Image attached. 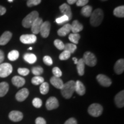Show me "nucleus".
I'll use <instances>...</instances> for the list:
<instances>
[{
    "label": "nucleus",
    "mask_w": 124,
    "mask_h": 124,
    "mask_svg": "<svg viewBox=\"0 0 124 124\" xmlns=\"http://www.w3.org/2000/svg\"><path fill=\"white\" fill-rule=\"evenodd\" d=\"M42 101L39 98H35L32 101V104H33L34 107L36 108H40V107L42 106Z\"/></svg>",
    "instance_id": "36"
},
{
    "label": "nucleus",
    "mask_w": 124,
    "mask_h": 124,
    "mask_svg": "<svg viewBox=\"0 0 124 124\" xmlns=\"http://www.w3.org/2000/svg\"><path fill=\"white\" fill-rule=\"evenodd\" d=\"M51 29V24L49 21H46L43 23L40 28V33L41 36L44 38H46L49 35Z\"/></svg>",
    "instance_id": "9"
},
{
    "label": "nucleus",
    "mask_w": 124,
    "mask_h": 124,
    "mask_svg": "<svg viewBox=\"0 0 124 124\" xmlns=\"http://www.w3.org/2000/svg\"><path fill=\"white\" fill-rule=\"evenodd\" d=\"M71 56V54L67 51H64L59 55V59L61 60H66L69 59Z\"/></svg>",
    "instance_id": "34"
},
{
    "label": "nucleus",
    "mask_w": 124,
    "mask_h": 124,
    "mask_svg": "<svg viewBox=\"0 0 124 124\" xmlns=\"http://www.w3.org/2000/svg\"><path fill=\"white\" fill-rule=\"evenodd\" d=\"M41 0H28L27 4L28 7H32L40 4Z\"/></svg>",
    "instance_id": "38"
},
{
    "label": "nucleus",
    "mask_w": 124,
    "mask_h": 124,
    "mask_svg": "<svg viewBox=\"0 0 124 124\" xmlns=\"http://www.w3.org/2000/svg\"><path fill=\"white\" fill-rule=\"evenodd\" d=\"M75 82L74 80H70L63 85L61 89V94L66 99H70L75 92Z\"/></svg>",
    "instance_id": "1"
},
{
    "label": "nucleus",
    "mask_w": 124,
    "mask_h": 124,
    "mask_svg": "<svg viewBox=\"0 0 124 124\" xmlns=\"http://www.w3.org/2000/svg\"><path fill=\"white\" fill-rule=\"evenodd\" d=\"M92 10L93 8L91 6L86 5L82 8L80 12L83 16L86 17H90L91 13H92Z\"/></svg>",
    "instance_id": "25"
},
{
    "label": "nucleus",
    "mask_w": 124,
    "mask_h": 124,
    "mask_svg": "<svg viewBox=\"0 0 124 124\" xmlns=\"http://www.w3.org/2000/svg\"><path fill=\"white\" fill-rule=\"evenodd\" d=\"M5 58L4 53L2 51L0 50V64L2 63Z\"/></svg>",
    "instance_id": "45"
},
{
    "label": "nucleus",
    "mask_w": 124,
    "mask_h": 124,
    "mask_svg": "<svg viewBox=\"0 0 124 124\" xmlns=\"http://www.w3.org/2000/svg\"><path fill=\"white\" fill-rule=\"evenodd\" d=\"M64 124H77V121L74 118H70L65 122Z\"/></svg>",
    "instance_id": "44"
},
{
    "label": "nucleus",
    "mask_w": 124,
    "mask_h": 124,
    "mask_svg": "<svg viewBox=\"0 0 124 124\" xmlns=\"http://www.w3.org/2000/svg\"><path fill=\"white\" fill-rule=\"evenodd\" d=\"M113 14L117 17H124V6H120L116 8L113 11Z\"/></svg>",
    "instance_id": "26"
},
{
    "label": "nucleus",
    "mask_w": 124,
    "mask_h": 124,
    "mask_svg": "<svg viewBox=\"0 0 124 124\" xmlns=\"http://www.w3.org/2000/svg\"><path fill=\"white\" fill-rule=\"evenodd\" d=\"M6 12H7V9L5 8L0 5V16L4 15L6 13Z\"/></svg>",
    "instance_id": "46"
},
{
    "label": "nucleus",
    "mask_w": 124,
    "mask_h": 124,
    "mask_svg": "<svg viewBox=\"0 0 124 124\" xmlns=\"http://www.w3.org/2000/svg\"><path fill=\"white\" fill-rule=\"evenodd\" d=\"M103 112V107L98 103H93L88 108V113L90 115L94 117L100 116Z\"/></svg>",
    "instance_id": "4"
},
{
    "label": "nucleus",
    "mask_w": 124,
    "mask_h": 124,
    "mask_svg": "<svg viewBox=\"0 0 124 124\" xmlns=\"http://www.w3.org/2000/svg\"><path fill=\"white\" fill-rule=\"evenodd\" d=\"M36 124H46V120L42 117H38L35 120Z\"/></svg>",
    "instance_id": "43"
},
{
    "label": "nucleus",
    "mask_w": 124,
    "mask_h": 124,
    "mask_svg": "<svg viewBox=\"0 0 124 124\" xmlns=\"http://www.w3.org/2000/svg\"><path fill=\"white\" fill-rule=\"evenodd\" d=\"M31 82L34 85H39L44 82V79L40 76H35L32 79Z\"/></svg>",
    "instance_id": "32"
},
{
    "label": "nucleus",
    "mask_w": 124,
    "mask_h": 124,
    "mask_svg": "<svg viewBox=\"0 0 124 124\" xmlns=\"http://www.w3.org/2000/svg\"><path fill=\"white\" fill-rule=\"evenodd\" d=\"M72 59H73V60L74 61V63H75V64H77L78 62V60L76 58H72Z\"/></svg>",
    "instance_id": "48"
},
{
    "label": "nucleus",
    "mask_w": 124,
    "mask_h": 124,
    "mask_svg": "<svg viewBox=\"0 0 124 124\" xmlns=\"http://www.w3.org/2000/svg\"><path fill=\"white\" fill-rule=\"evenodd\" d=\"M43 62L47 66H51L53 63V62H52V58H51L49 56H45L43 58Z\"/></svg>",
    "instance_id": "41"
},
{
    "label": "nucleus",
    "mask_w": 124,
    "mask_h": 124,
    "mask_svg": "<svg viewBox=\"0 0 124 124\" xmlns=\"http://www.w3.org/2000/svg\"><path fill=\"white\" fill-rule=\"evenodd\" d=\"M20 41L23 44H33L36 41L37 38L36 35L33 34H28V35H23L21 36L20 38Z\"/></svg>",
    "instance_id": "7"
},
{
    "label": "nucleus",
    "mask_w": 124,
    "mask_h": 124,
    "mask_svg": "<svg viewBox=\"0 0 124 124\" xmlns=\"http://www.w3.org/2000/svg\"><path fill=\"white\" fill-rule=\"evenodd\" d=\"M8 1L9 2H13V0H8Z\"/></svg>",
    "instance_id": "49"
},
{
    "label": "nucleus",
    "mask_w": 124,
    "mask_h": 124,
    "mask_svg": "<svg viewBox=\"0 0 124 124\" xmlns=\"http://www.w3.org/2000/svg\"><path fill=\"white\" fill-rule=\"evenodd\" d=\"M80 36L78 33H71L69 36L70 41L74 44H78L79 40H80Z\"/></svg>",
    "instance_id": "29"
},
{
    "label": "nucleus",
    "mask_w": 124,
    "mask_h": 124,
    "mask_svg": "<svg viewBox=\"0 0 124 124\" xmlns=\"http://www.w3.org/2000/svg\"><path fill=\"white\" fill-rule=\"evenodd\" d=\"M77 1L78 0H67V2L70 5H72L77 2Z\"/></svg>",
    "instance_id": "47"
},
{
    "label": "nucleus",
    "mask_w": 124,
    "mask_h": 124,
    "mask_svg": "<svg viewBox=\"0 0 124 124\" xmlns=\"http://www.w3.org/2000/svg\"><path fill=\"white\" fill-rule=\"evenodd\" d=\"M52 73H53L54 77L58 78H60L62 75V71L60 70L59 68L57 67H55L52 69Z\"/></svg>",
    "instance_id": "39"
},
{
    "label": "nucleus",
    "mask_w": 124,
    "mask_h": 124,
    "mask_svg": "<svg viewBox=\"0 0 124 124\" xmlns=\"http://www.w3.org/2000/svg\"><path fill=\"white\" fill-rule=\"evenodd\" d=\"M71 31L73 33H78V32L83 30V25L79 22L78 20H74L71 25Z\"/></svg>",
    "instance_id": "19"
},
{
    "label": "nucleus",
    "mask_w": 124,
    "mask_h": 124,
    "mask_svg": "<svg viewBox=\"0 0 124 124\" xmlns=\"http://www.w3.org/2000/svg\"><path fill=\"white\" fill-rule=\"evenodd\" d=\"M9 118L13 122H18L23 120V114L21 111L13 110L9 113Z\"/></svg>",
    "instance_id": "13"
},
{
    "label": "nucleus",
    "mask_w": 124,
    "mask_h": 124,
    "mask_svg": "<svg viewBox=\"0 0 124 124\" xmlns=\"http://www.w3.org/2000/svg\"><path fill=\"white\" fill-rule=\"evenodd\" d=\"M103 19V12L101 9H97L92 12L90 23L93 27H98L101 24Z\"/></svg>",
    "instance_id": "2"
},
{
    "label": "nucleus",
    "mask_w": 124,
    "mask_h": 124,
    "mask_svg": "<svg viewBox=\"0 0 124 124\" xmlns=\"http://www.w3.org/2000/svg\"><path fill=\"white\" fill-rule=\"evenodd\" d=\"M12 37V33L9 31H6L0 37V45L4 46L10 41Z\"/></svg>",
    "instance_id": "16"
},
{
    "label": "nucleus",
    "mask_w": 124,
    "mask_h": 124,
    "mask_svg": "<svg viewBox=\"0 0 124 124\" xmlns=\"http://www.w3.org/2000/svg\"><path fill=\"white\" fill-rule=\"evenodd\" d=\"M49 86L47 82H43L40 87V91L43 95H46L49 91Z\"/></svg>",
    "instance_id": "31"
},
{
    "label": "nucleus",
    "mask_w": 124,
    "mask_h": 124,
    "mask_svg": "<svg viewBox=\"0 0 124 124\" xmlns=\"http://www.w3.org/2000/svg\"><path fill=\"white\" fill-rule=\"evenodd\" d=\"M60 12L63 15L66 16L69 18V21L72 18V12H71V8L68 4H63L59 7Z\"/></svg>",
    "instance_id": "15"
},
{
    "label": "nucleus",
    "mask_w": 124,
    "mask_h": 124,
    "mask_svg": "<svg viewBox=\"0 0 124 124\" xmlns=\"http://www.w3.org/2000/svg\"><path fill=\"white\" fill-rule=\"evenodd\" d=\"M54 45L59 50H63L64 48V43L59 39H56L54 41Z\"/></svg>",
    "instance_id": "35"
},
{
    "label": "nucleus",
    "mask_w": 124,
    "mask_h": 124,
    "mask_svg": "<svg viewBox=\"0 0 124 124\" xmlns=\"http://www.w3.org/2000/svg\"><path fill=\"white\" fill-rule=\"evenodd\" d=\"M69 21V18H68V17L65 15L62 16L60 17H59L56 19V22L57 24H63V23H66L67 21Z\"/></svg>",
    "instance_id": "37"
},
{
    "label": "nucleus",
    "mask_w": 124,
    "mask_h": 124,
    "mask_svg": "<svg viewBox=\"0 0 124 124\" xmlns=\"http://www.w3.org/2000/svg\"><path fill=\"white\" fill-rule=\"evenodd\" d=\"M29 93V90L26 88L21 89L16 94V99L19 102L24 101L28 97Z\"/></svg>",
    "instance_id": "12"
},
{
    "label": "nucleus",
    "mask_w": 124,
    "mask_h": 124,
    "mask_svg": "<svg viewBox=\"0 0 124 124\" xmlns=\"http://www.w3.org/2000/svg\"><path fill=\"white\" fill-rule=\"evenodd\" d=\"M75 91L78 95L82 96L85 95V93H86V88L84 85L83 84L82 82L79 80H77L75 82Z\"/></svg>",
    "instance_id": "18"
},
{
    "label": "nucleus",
    "mask_w": 124,
    "mask_h": 124,
    "mask_svg": "<svg viewBox=\"0 0 124 124\" xmlns=\"http://www.w3.org/2000/svg\"><path fill=\"white\" fill-rule=\"evenodd\" d=\"M101 1H108V0H101Z\"/></svg>",
    "instance_id": "51"
},
{
    "label": "nucleus",
    "mask_w": 124,
    "mask_h": 124,
    "mask_svg": "<svg viewBox=\"0 0 124 124\" xmlns=\"http://www.w3.org/2000/svg\"><path fill=\"white\" fill-rule=\"evenodd\" d=\"M85 63L83 61V59L81 58L78 62L77 64V69L78 70V74L80 76H82L85 74Z\"/></svg>",
    "instance_id": "23"
},
{
    "label": "nucleus",
    "mask_w": 124,
    "mask_h": 124,
    "mask_svg": "<svg viewBox=\"0 0 124 124\" xmlns=\"http://www.w3.org/2000/svg\"><path fill=\"white\" fill-rule=\"evenodd\" d=\"M82 59L85 64L90 67L95 66L97 63V59L95 55L89 51L85 52Z\"/></svg>",
    "instance_id": "5"
},
{
    "label": "nucleus",
    "mask_w": 124,
    "mask_h": 124,
    "mask_svg": "<svg viewBox=\"0 0 124 124\" xmlns=\"http://www.w3.org/2000/svg\"><path fill=\"white\" fill-rule=\"evenodd\" d=\"M46 108L48 110L56 109L59 107V102L56 98L51 97L48 99L46 102Z\"/></svg>",
    "instance_id": "10"
},
{
    "label": "nucleus",
    "mask_w": 124,
    "mask_h": 124,
    "mask_svg": "<svg viewBox=\"0 0 124 124\" xmlns=\"http://www.w3.org/2000/svg\"><path fill=\"white\" fill-rule=\"evenodd\" d=\"M43 69L41 67H35L32 69V72L35 76H40L43 73Z\"/></svg>",
    "instance_id": "33"
},
{
    "label": "nucleus",
    "mask_w": 124,
    "mask_h": 124,
    "mask_svg": "<svg viewBox=\"0 0 124 124\" xmlns=\"http://www.w3.org/2000/svg\"><path fill=\"white\" fill-rule=\"evenodd\" d=\"M71 31V24H65L63 27L58 31V35L60 36H65Z\"/></svg>",
    "instance_id": "22"
},
{
    "label": "nucleus",
    "mask_w": 124,
    "mask_h": 124,
    "mask_svg": "<svg viewBox=\"0 0 124 124\" xmlns=\"http://www.w3.org/2000/svg\"><path fill=\"white\" fill-rule=\"evenodd\" d=\"M97 79L98 83L103 87H109L111 86V80L106 75H103V74H99L97 75Z\"/></svg>",
    "instance_id": "8"
},
{
    "label": "nucleus",
    "mask_w": 124,
    "mask_h": 124,
    "mask_svg": "<svg viewBox=\"0 0 124 124\" xmlns=\"http://www.w3.org/2000/svg\"><path fill=\"white\" fill-rule=\"evenodd\" d=\"M39 17V13L38 12H32L23 19L22 21L23 26L26 28H29L31 27L34 21Z\"/></svg>",
    "instance_id": "3"
},
{
    "label": "nucleus",
    "mask_w": 124,
    "mask_h": 124,
    "mask_svg": "<svg viewBox=\"0 0 124 124\" xmlns=\"http://www.w3.org/2000/svg\"><path fill=\"white\" fill-rule=\"evenodd\" d=\"M24 59L29 64H33L36 61L37 58L33 54H26L24 56Z\"/></svg>",
    "instance_id": "27"
},
{
    "label": "nucleus",
    "mask_w": 124,
    "mask_h": 124,
    "mask_svg": "<svg viewBox=\"0 0 124 124\" xmlns=\"http://www.w3.org/2000/svg\"><path fill=\"white\" fill-rule=\"evenodd\" d=\"M77 48V46L76 44H74L73 43H67V44H64V48L63 50L68 51L71 54L75 52Z\"/></svg>",
    "instance_id": "28"
},
{
    "label": "nucleus",
    "mask_w": 124,
    "mask_h": 124,
    "mask_svg": "<svg viewBox=\"0 0 124 124\" xmlns=\"http://www.w3.org/2000/svg\"><path fill=\"white\" fill-rule=\"evenodd\" d=\"M89 0H78L76 4L78 7H85L87 4Z\"/></svg>",
    "instance_id": "42"
},
{
    "label": "nucleus",
    "mask_w": 124,
    "mask_h": 124,
    "mask_svg": "<svg viewBox=\"0 0 124 124\" xmlns=\"http://www.w3.org/2000/svg\"><path fill=\"white\" fill-rule=\"evenodd\" d=\"M50 82L55 88L58 89H61L64 85L63 80L60 78L56 77H52L50 79Z\"/></svg>",
    "instance_id": "20"
},
{
    "label": "nucleus",
    "mask_w": 124,
    "mask_h": 124,
    "mask_svg": "<svg viewBox=\"0 0 124 124\" xmlns=\"http://www.w3.org/2000/svg\"><path fill=\"white\" fill-rule=\"evenodd\" d=\"M29 50H32V47L29 48Z\"/></svg>",
    "instance_id": "50"
},
{
    "label": "nucleus",
    "mask_w": 124,
    "mask_h": 124,
    "mask_svg": "<svg viewBox=\"0 0 124 124\" xmlns=\"http://www.w3.org/2000/svg\"><path fill=\"white\" fill-rule=\"evenodd\" d=\"M43 23V19L40 17L38 18L34 21L33 24L31 26V31H32L33 35H37V34L40 33V28H41Z\"/></svg>",
    "instance_id": "11"
},
{
    "label": "nucleus",
    "mask_w": 124,
    "mask_h": 124,
    "mask_svg": "<svg viewBox=\"0 0 124 124\" xmlns=\"http://www.w3.org/2000/svg\"><path fill=\"white\" fill-rule=\"evenodd\" d=\"M115 103L118 108H122L124 106V91L122 90L116 95L114 98Z\"/></svg>",
    "instance_id": "14"
},
{
    "label": "nucleus",
    "mask_w": 124,
    "mask_h": 124,
    "mask_svg": "<svg viewBox=\"0 0 124 124\" xmlns=\"http://www.w3.org/2000/svg\"><path fill=\"white\" fill-rule=\"evenodd\" d=\"M114 69L117 74L120 75L123 73L124 71V60L123 59H121L116 62Z\"/></svg>",
    "instance_id": "17"
},
{
    "label": "nucleus",
    "mask_w": 124,
    "mask_h": 124,
    "mask_svg": "<svg viewBox=\"0 0 124 124\" xmlns=\"http://www.w3.org/2000/svg\"><path fill=\"white\" fill-rule=\"evenodd\" d=\"M19 57V52L17 50H13L10 51L8 54V58L10 61H15Z\"/></svg>",
    "instance_id": "30"
},
{
    "label": "nucleus",
    "mask_w": 124,
    "mask_h": 124,
    "mask_svg": "<svg viewBox=\"0 0 124 124\" xmlns=\"http://www.w3.org/2000/svg\"><path fill=\"white\" fill-rule=\"evenodd\" d=\"M12 82L13 85L16 86L17 87H20L25 85V80L24 79V78L19 76H15L12 79Z\"/></svg>",
    "instance_id": "21"
},
{
    "label": "nucleus",
    "mask_w": 124,
    "mask_h": 124,
    "mask_svg": "<svg viewBox=\"0 0 124 124\" xmlns=\"http://www.w3.org/2000/svg\"><path fill=\"white\" fill-rule=\"evenodd\" d=\"M13 71V67L10 64L8 63H1L0 64V77L6 78L10 75Z\"/></svg>",
    "instance_id": "6"
},
{
    "label": "nucleus",
    "mask_w": 124,
    "mask_h": 124,
    "mask_svg": "<svg viewBox=\"0 0 124 124\" xmlns=\"http://www.w3.org/2000/svg\"><path fill=\"white\" fill-rule=\"evenodd\" d=\"M9 90V85L5 82L0 83V97H4Z\"/></svg>",
    "instance_id": "24"
},
{
    "label": "nucleus",
    "mask_w": 124,
    "mask_h": 124,
    "mask_svg": "<svg viewBox=\"0 0 124 124\" xmlns=\"http://www.w3.org/2000/svg\"><path fill=\"white\" fill-rule=\"evenodd\" d=\"M18 73L22 76H27L29 73V70L25 68H19L18 69Z\"/></svg>",
    "instance_id": "40"
}]
</instances>
